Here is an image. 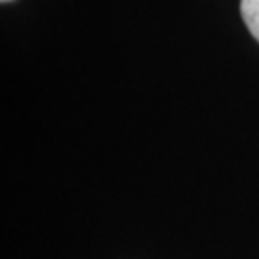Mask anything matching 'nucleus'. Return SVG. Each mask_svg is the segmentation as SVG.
<instances>
[{
    "mask_svg": "<svg viewBox=\"0 0 259 259\" xmlns=\"http://www.w3.org/2000/svg\"><path fill=\"white\" fill-rule=\"evenodd\" d=\"M240 12L244 23L248 25L253 38L259 40V0H242Z\"/></svg>",
    "mask_w": 259,
    "mask_h": 259,
    "instance_id": "f257e3e1",
    "label": "nucleus"
},
{
    "mask_svg": "<svg viewBox=\"0 0 259 259\" xmlns=\"http://www.w3.org/2000/svg\"><path fill=\"white\" fill-rule=\"evenodd\" d=\"M2 2H10V0H2Z\"/></svg>",
    "mask_w": 259,
    "mask_h": 259,
    "instance_id": "f03ea898",
    "label": "nucleus"
}]
</instances>
